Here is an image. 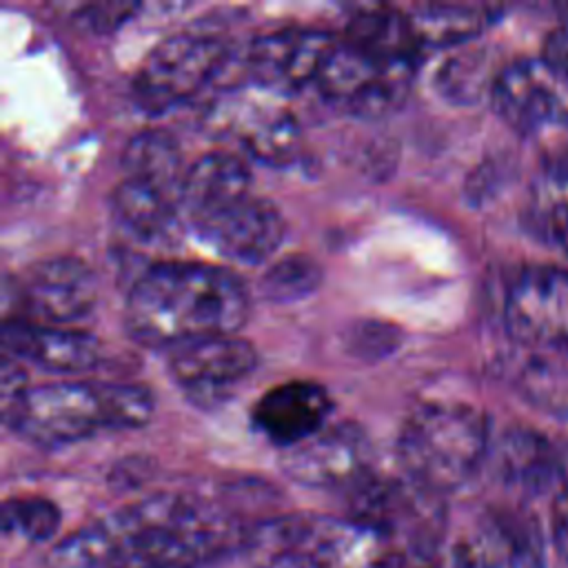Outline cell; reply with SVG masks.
I'll return each instance as SVG.
<instances>
[{"label":"cell","instance_id":"cell-1","mask_svg":"<svg viewBox=\"0 0 568 568\" xmlns=\"http://www.w3.org/2000/svg\"><path fill=\"white\" fill-rule=\"evenodd\" d=\"M248 291L229 268L197 262H158L129 286L124 324L129 333L160 348L235 335L248 317Z\"/></svg>","mask_w":568,"mask_h":568},{"label":"cell","instance_id":"cell-2","mask_svg":"<svg viewBox=\"0 0 568 568\" xmlns=\"http://www.w3.org/2000/svg\"><path fill=\"white\" fill-rule=\"evenodd\" d=\"M126 568H200L242 550L248 526L186 495H153L106 515Z\"/></svg>","mask_w":568,"mask_h":568},{"label":"cell","instance_id":"cell-3","mask_svg":"<svg viewBox=\"0 0 568 568\" xmlns=\"http://www.w3.org/2000/svg\"><path fill=\"white\" fill-rule=\"evenodd\" d=\"M153 415V397L138 384L51 382L29 386L2 410L4 424L36 446H64L98 430L140 428Z\"/></svg>","mask_w":568,"mask_h":568},{"label":"cell","instance_id":"cell-4","mask_svg":"<svg viewBox=\"0 0 568 568\" xmlns=\"http://www.w3.org/2000/svg\"><path fill=\"white\" fill-rule=\"evenodd\" d=\"M395 450L406 479L446 495L464 486L488 459V422L468 404L426 402L404 419Z\"/></svg>","mask_w":568,"mask_h":568},{"label":"cell","instance_id":"cell-5","mask_svg":"<svg viewBox=\"0 0 568 568\" xmlns=\"http://www.w3.org/2000/svg\"><path fill=\"white\" fill-rule=\"evenodd\" d=\"M444 495L402 477H366L351 490V517L375 526L395 541L404 559H428L444 532Z\"/></svg>","mask_w":568,"mask_h":568},{"label":"cell","instance_id":"cell-6","mask_svg":"<svg viewBox=\"0 0 568 568\" xmlns=\"http://www.w3.org/2000/svg\"><path fill=\"white\" fill-rule=\"evenodd\" d=\"M229 47L213 36L178 33L158 42L131 80L140 109L164 113L195 98L224 69Z\"/></svg>","mask_w":568,"mask_h":568},{"label":"cell","instance_id":"cell-7","mask_svg":"<svg viewBox=\"0 0 568 568\" xmlns=\"http://www.w3.org/2000/svg\"><path fill=\"white\" fill-rule=\"evenodd\" d=\"M413 73L415 60H377L348 40H335L313 87L351 115L377 120L402 106Z\"/></svg>","mask_w":568,"mask_h":568},{"label":"cell","instance_id":"cell-8","mask_svg":"<svg viewBox=\"0 0 568 568\" xmlns=\"http://www.w3.org/2000/svg\"><path fill=\"white\" fill-rule=\"evenodd\" d=\"M7 288L13 291L18 320L49 326L80 322L98 302L95 273L71 255L33 262Z\"/></svg>","mask_w":568,"mask_h":568},{"label":"cell","instance_id":"cell-9","mask_svg":"<svg viewBox=\"0 0 568 568\" xmlns=\"http://www.w3.org/2000/svg\"><path fill=\"white\" fill-rule=\"evenodd\" d=\"M495 113L517 131L539 133L568 124V73L544 55L519 58L495 73Z\"/></svg>","mask_w":568,"mask_h":568},{"label":"cell","instance_id":"cell-10","mask_svg":"<svg viewBox=\"0 0 568 568\" xmlns=\"http://www.w3.org/2000/svg\"><path fill=\"white\" fill-rule=\"evenodd\" d=\"M373 444L359 424L337 422L282 450L280 468L306 488L353 490L373 475Z\"/></svg>","mask_w":568,"mask_h":568},{"label":"cell","instance_id":"cell-11","mask_svg":"<svg viewBox=\"0 0 568 568\" xmlns=\"http://www.w3.org/2000/svg\"><path fill=\"white\" fill-rule=\"evenodd\" d=\"M504 324L524 348H566L568 271L548 264L524 268L508 286Z\"/></svg>","mask_w":568,"mask_h":568},{"label":"cell","instance_id":"cell-12","mask_svg":"<svg viewBox=\"0 0 568 568\" xmlns=\"http://www.w3.org/2000/svg\"><path fill=\"white\" fill-rule=\"evenodd\" d=\"M189 226L222 257L251 266L266 262L284 240L280 209L253 193Z\"/></svg>","mask_w":568,"mask_h":568},{"label":"cell","instance_id":"cell-13","mask_svg":"<svg viewBox=\"0 0 568 568\" xmlns=\"http://www.w3.org/2000/svg\"><path fill=\"white\" fill-rule=\"evenodd\" d=\"M335 38L317 29H280L253 38L244 53L248 80L273 91H300L315 84Z\"/></svg>","mask_w":568,"mask_h":568},{"label":"cell","instance_id":"cell-14","mask_svg":"<svg viewBox=\"0 0 568 568\" xmlns=\"http://www.w3.org/2000/svg\"><path fill=\"white\" fill-rule=\"evenodd\" d=\"M304 561L311 568H402L404 555L371 524L353 517H311Z\"/></svg>","mask_w":568,"mask_h":568},{"label":"cell","instance_id":"cell-15","mask_svg":"<svg viewBox=\"0 0 568 568\" xmlns=\"http://www.w3.org/2000/svg\"><path fill=\"white\" fill-rule=\"evenodd\" d=\"M257 366L251 342L235 335H215L171 348V377L200 397H213L246 379Z\"/></svg>","mask_w":568,"mask_h":568},{"label":"cell","instance_id":"cell-16","mask_svg":"<svg viewBox=\"0 0 568 568\" xmlns=\"http://www.w3.org/2000/svg\"><path fill=\"white\" fill-rule=\"evenodd\" d=\"M333 402L313 379H291L268 388L251 408L253 428L282 450L308 439L328 424Z\"/></svg>","mask_w":568,"mask_h":568},{"label":"cell","instance_id":"cell-17","mask_svg":"<svg viewBox=\"0 0 568 568\" xmlns=\"http://www.w3.org/2000/svg\"><path fill=\"white\" fill-rule=\"evenodd\" d=\"M453 568H544L532 524L510 513L484 515L455 546Z\"/></svg>","mask_w":568,"mask_h":568},{"label":"cell","instance_id":"cell-18","mask_svg":"<svg viewBox=\"0 0 568 568\" xmlns=\"http://www.w3.org/2000/svg\"><path fill=\"white\" fill-rule=\"evenodd\" d=\"M0 337L4 355L53 373H82L100 362L98 339L71 326H49L4 317Z\"/></svg>","mask_w":568,"mask_h":568},{"label":"cell","instance_id":"cell-19","mask_svg":"<svg viewBox=\"0 0 568 568\" xmlns=\"http://www.w3.org/2000/svg\"><path fill=\"white\" fill-rule=\"evenodd\" d=\"M220 126L235 133L244 151L271 166H291L302 155V126L297 118L273 104L231 102L222 109Z\"/></svg>","mask_w":568,"mask_h":568},{"label":"cell","instance_id":"cell-20","mask_svg":"<svg viewBox=\"0 0 568 568\" xmlns=\"http://www.w3.org/2000/svg\"><path fill=\"white\" fill-rule=\"evenodd\" d=\"M246 195H251L248 166L226 151H209L186 169L180 215L186 224H193Z\"/></svg>","mask_w":568,"mask_h":568},{"label":"cell","instance_id":"cell-21","mask_svg":"<svg viewBox=\"0 0 568 568\" xmlns=\"http://www.w3.org/2000/svg\"><path fill=\"white\" fill-rule=\"evenodd\" d=\"M495 475L510 488L521 493L555 490L568 479L564 477L561 457L552 444L532 430H508L499 437L495 448L488 453Z\"/></svg>","mask_w":568,"mask_h":568},{"label":"cell","instance_id":"cell-22","mask_svg":"<svg viewBox=\"0 0 568 568\" xmlns=\"http://www.w3.org/2000/svg\"><path fill=\"white\" fill-rule=\"evenodd\" d=\"M111 211L118 226L140 244H169L180 231V204L129 178L111 191Z\"/></svg>","mask_w":568,"mask_h":568},{"label":"cell","instance_id":"cell-23","mask_svg":"<svg viewBox=\"0 0 568 568\" xmlns=\"http://www.w3.org/2000/svg\"><path fill=\"white\" fill-rule=\"evenodd\" d=\"M124 178L158 189L180 204V191L186 175L178 140L162 129H144L129 138L122 151Z\"/></svg>","mask_w":568,"mask_h":568},{"label":"cell","instance_id":"cell-24","mask_svg":"<svg viewBox=\"0 0 568 568\" xmlns=\"http://www.w3.org/2000/svg\"><path fill=\"white\" fill-rule=\"evenodd\" d=\"M515 362L510 382L530 404L568 417V351L566 348H524Z\"/></svg>","mask_w":568,"mask_h":568},{"label":"cell","instance_id":"cell-25","mask_svg":"<svg viewBox=\"0 0 568 568\" xmlns=\"http://www.w3.org/2000/svg\"><path fill=\"white\" fill-rule=\"evenodd\" d=\"M344 40L377 60H415L419 53L408 13L390 7H368L355 13Z\"/></svg>","mask_w":568,"mask_h":568},{"label":"cell","instance_id":"cell-26","mask_svg":"<svg viewBox=\"0 0 568 568\" xmlns=\"http://www.w3.org/2000/svg\"><path fill=\"white\" fill-rule=\"evenodd\" d=\"M526 226L537 240L568 255V169L546 166L532 182Z\"/></svg>","mask_w":568,"mask_h":568},{"label":"cell","instance_id":"cell-27","mask_svg":"<svg viewBox=\"0 0 568 568\" xmlns=\"http://www.w3.org/2000/svg\"><path fill=\"white\" fill-rule=\"evenodd\" d=\"M419 49H446L475 38L493 18L484 7L424 4L408 13Z\"/></svg>","mask_w":568,"mask_h":568},{"label":"cell","instance_id":"cell-28","mask_svg":"<svg viewBox=\"0 0 568 568\" xmlns=\"http://www.w3.org/2000/svg\"><path fill=\"white\" fill-rule=\"evenodd\" d=\"M47 564L49 568H126L102 519L62 537L51 548Z\"/></svg>","mask_w":568,"mask_h":568},{"label":"cell","instance_id":"cell-29","mask_svg":"<svg viewBox=\"0 0 568 568\" xmlns=\"http://www.w3.org/2000/svg\"><path fill=\"white\" fill-rule=\"evenodd\" d=\"M62 524L55 501L40 495L9 497L0 506V526L4 535H18L24 541H49Z\"/></svg>","mask_w":568,"mask_h":568},{"label":"cell","instance_id":"cell-30","mask_svg":"<svg viewBox=\"0 0 568 568\" xmlns=\"http://www.w3.org/2000/svg\"><path fill=\"white\" fill-rule=\"evenodd\" d=\"M322 282V266L304 253H291L271 264L260 280L262 297L271 302H295L311 295Z\"/></svg>","mask_w":568,"mask_h":568},{"label":"cell","instance_id":"cell-31","mask_svg":"<svg viewBox=\"0 0 568 568\" xmlns=\"http://www.w3.org/2000/svg\"><path fill=\"white\" fill-rule=\"evenodd\" d=\"M486 62L477 51L453 55L448 58L437 71V89L455 100V102H470L477 98L481 87L486 84Z\"/></svg>","mask_w":568,"mask_h":568},{"label":"cell","instance_id":"cell-32","mask_svg":"<svg viewBox=\"0 0 568 568\" xmlns=\"http://www.w3.org/2000/svg\"><path fill=\"white\" fill-rule=\"evenodd\" d=\"M138 4H126V2H109V4H84L73 13V20L80 29L91 31V33H106L120 27Z\"/></svg>","mask_w":568,"mask_h":568},{"label":"cell","instance_id":"cell-33","mask_svg":"<svg viewBox=\"0 0 568 568\" xmlns=\"http://www.w3.org/2000/svg\"><path fill=\"white\" fill-rule=\"evenodd\" d=\"M548 535L555 555L568 568V479L552 493L548 508Z\"/></svg>","mask_w":568,"mask_h":568},{"label":"cell","instance_id":"cell-34","mask_svg":"<svg viewBox=\"0 0 568 568\" xmlns=\"http://www.w3.org/2000/svg\"><path fill=\"white\" fill-rule=\"evenodd\" d=\"M27 375L18 366V362L9 355H2V375H0V397L2 410L11 406L24 390H27Z\"/></svg>","mask_w":568,"mask_h":568},{"label":"cell","instance_id":"cell-35","mask_svg":"<svg viewBox=\"0 0 568 568\" xmlns=\"http://www.w3.org/2000/svg\"><path fill=\"white\" fill-rule=\"evenodd\" d=\"M550 64L568 73V16L561 18L544 40V53Z\"/></svg>","mask_w":568,"mask_h":568},{"label":"cell","instance_id":"cell-36","mask_svg":"<svg viewBox=\"0 0 568 568\" xmlns=\"http://www.w3.org/2000/svg\"><path fill=\"white\" fill-rule=\"evenodd\" d=\"M402 568H442V566H437L433 559H415L413 564H402Z\"/></svg>","mask_w":568,"mask_h":568}]
</instances>
